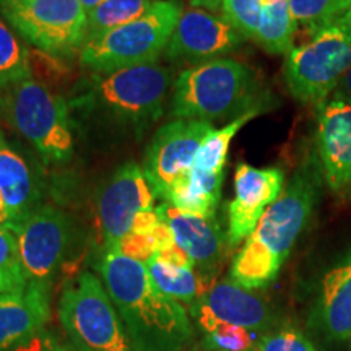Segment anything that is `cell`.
Wrapping results in <instances>:
<instances>
[{
  "mask_svg": "<svg viewBox=\"0 0 351 351\" xmlns=\"http://www.w3.org/2000/svg\"><path fill=\"white\" fill-rule=\"evenodd\" d=\"M99 270L135 351H184L192 335L186 309L153 285L145 262L112 249Z\"/></svg>",
  "mask_w": 351,
  "mask_h": 351,
  "instance_id": "6da1fadb",
  "label": "cell"
},
{
  "mask_svg": "<svg viewBox=\"0 0 351 351\" xmlns=\"http://www.w3.org/2000/svg\"><path fill=\"white\" fill-rule=\"evenodd\" d=\"M317 199V174L304 166L293 176L282 195L271 204L256 230L245 239L231 265V280L245 289L270 285L300 238Z\"/></svg>",
  "mask_w": 351,
  "mask_h": 351,
  "instance_id": "7a4b0ae2",
  "label": "cell"
},
{
  "mask_svg": "<svg viewBox=\"0 0 351 351\" xmlns=\"http://www.w3.org/2000/svg\"><path fill=\"white\" fill-rule=\"evenodd\" d=\"M171 83V70L158 62L93 73L77 103L114 125L142 132L163 116Z\"/></svg>",
  "mask_w": 351,
  "mask_h": 351,
  "instance_id": "3957f363",
  "label": "cell"
},
{
  "mask_svg": "<svg viewBox=\"0 0 351 351\" xmlns=\"http://www.w3.org/2000/svg\"><path fill=\"white\" fill-rule=\"evenodd\" d=\"M258 108L256 77L247 65L232 59L195 64L179 73L171 98L176 119L213 121L243 116Z\"/></svg>",
  "mask_w": 351,
  "mask_h": 351,
  "instance_id": "277c9868",
  "label": "cell"
},
{
  "mask_svg": "<svg viewBox=\"0 0 351 351\" xmlns=\"http://www.w3.org/2000/svg\"><path fill=\"white\" fill-rule=\"evenodd\" d=\"M0 117L33 145L46 165L72 158L75 140L67 101L36 78L0 88Z\"/></svg>",
  "mask_w": 351,
  "mask_h": 351,
  "instance_id": "5b68a950",
  "label": "cell"
},
{
  "mask_svg": "<svg viewBox=\"0 0 351 351\" xmlns=\"http://www.w3.org/2000/svg\"><path fill=\"white\" fill-rule=\"evenodd\" d=\"M182 13L181 0H155L140 19L83 43L82 65L93 73H104L156 62Z\"/></svg>",
  "mask_w": 351,
  "mask_h": 351,
  "instance_id": "8992f818",
  "label": "cell"
},
{
  "mask_svg": "<svg viewBox=\"0 0 351 351\" xmlns=\"http://www.w3.org/2000/svg\"><path fill=\"white\" fill-rule=\"evenodd\" d=\"M307 33L287 54L285 80L298 101L320 106L351 65V26L337 20Z\"/></svg>",
  "mask_w": 351,
  "mask_h": 351,
  "instance_id": "52a82bcc",
  "label": "cell"
},
{
  "mask_svg": "<svg viewBox=\"0 0 351 351\" xmlns=\"http://www.w3.org/2000/svg\"><path fill=\"white\" fill-rule=\"evenodd\" d=\"M59 317L78 350L135 351L104 283L91 271H83L65 287Z\"/></svg>",
  "mask_w": 351,
  "mask_h": 351,
  "instance_id": "ba28073f",
  "label": "cell"
},
{
  "mask_svg": "<svg viewBox=\"0 0 351 351\" xmlns=\"http://www.w3.org/2000/svg\"><path fill=\"white\" fill-rule=\"evenodd\" d=\"M0 12L13 32L49 54L72 52L85 41L80 0H0Z\"/></svg>",
  "mask_w": 351,
  "mask_h": 351,
  "instance_id": "9c48e42d",
  "label": "cell"
},
{
  "mask_svg": "<svg viewBox=\"0 0 351 351\" xmlns=\"http://www.w3.org/2000/svg\"><path fill=\"white\" fill-rule=\"evenodd\" d=\"M156 194L142 166L134 161L121 166L99 191L96 202L104 252L119 249L138 215L155 208Z\"/></svg>",
  "mask_w": 351,
  "mask_h": 351,
  "instance_id": "30bf717a",
  "label": "cell"
},
{
  "mask_svg": "<svg viewBox=\"0 0 351 351\" xmlns=\"http://www.w3.org/2000/svg\"><path fill=\"white\" fill-rule=\"evenodd\" d=\"M26 283L49 287L72 241V225L64 212L43 205L15 232Z\"/></svg>",
  "mask_w": 351,
  "mask_h": 351,
  "instance_id": "8fae6325",
  "label": "cell"
},
{
  "mask_svg": "<svg viewBox=\"0 0 351 351\" xmlns=\"http://www.w3.org/2000/svg\"><path fill=\"white\" fill-rule=\"evenodd\" d=\"M212 130L207 121L174 119L156 132L143 161V173L156 197L165 199L169 189L194 168L200 145Z\"/></svg>",
  "mask_w": 351,
  "mask_h": 351,
  "instance_id": "7c38bea8",
  "label": "cell"
},
{
  "mask_svg": "<svg viewBox=\"0 0 351 351\" xmlns=\"http://www.w3.org/2000/svg\"><path fill=\"white\" fill-rule=\"evenodd\" d=\"M44 184L38 166L0 134V225L15 234L43 207Z\"/></svg>",
  "mask_w": 351,
  "mask_h": 351,
  "instance_id": "4fadbf2b",
  "label": "cell"
},
{
  "mask_svg": "<svg viewBox=\"0 0 351 351\" xmlns=\"http://www.w3.org/2000/svg\"><path fill=\"white\" fill-rule=\"evenodd\" d=\"M244 38L223 16L204 8L184 10L165 56L173 62H208L241 46Z\"/></svg>",
  "mask_w": 351,
  "mask_h": 351,
  "instance_id": "5bb4252c",
  "label": "cell"
},
{
  "mask_svg": "<svg viewBox=\"0 0 351 351\" xmlns=\"http://www.w3.org/2000/svg\"><path fill=\"white\" fill-rule=\"evenodd\" d=\"M283 184L285 174L280 168L236 166L234 199L228 207V244L238 245L252 234L265 210L282 195Z\"/></svg>",
  "mask_w": 351,
  "mask_h": 351,
  "instance_id": "9a60e30c",
  "label": "cell"
},
{
  "mask_svg": "<svg viewBox=\"0 0 351 351\" xmlns=\"http://www.w3.org/2000/svg\"><path fill=\"white\" fill-rule=\"evenodd\" d=\"M317 155L322 178L335 194L351 192V104L332 98L319 106Z\"/></svg>",
  "mask_w": 351,
  "mask_h": 351,
  "instance_id": "2e32d148",
  "label": "cell"
},
{
  "mask_svg": "<svg viewBox=\"0 0 351 351\" xmlns=\"http://www.w3.org/2000/svg\"><path fill=\"white\" fill-rule=\"evenodd\" d=\"M191 313L207 333L219 326L257 330L269 320L265 302L232 280L215 283L191 306Z\"/></svg>",
  "mask_w": 351,
  "mask_h": 351,
  "instance_id": "e0dca14e",
  "label": "cell"
},
{
  "mask_svg": "<svg viewBox=\"0 0 351 351\" xmlns=\"http://www.w3.org/2000/svg\"><path fill=\"white\" fill-rule=\"evenodd\" d=\"M156 208L169 225L174 244L191 258L199 274L213 280L225 249V236L215 217L186 213L168 204Z\"/></svg>",
  "mask_w": 351,
  "mask_h": 351,
  "instance_id": "ac0fdd59",
  "label": "cell"
},
{
  "mask_svg": "<svg viewBox=\"0 0 351 351\" xmlns=\"http://www.w3.org/2000/svg\"><path fill=\"white\" fill-rule=\"evenodd\" d=\"M49 287L28 283L0 293V351L33 343L49 320Z\"/></svg>",
  "mask_w": 351,
  "mask_h": 351,
  "instance_id": "d6986e66",
  "label": "cell"
},
{
  "mask_svg": "<svg viewBox=\"0 0 351 351\" xmlns=\"http://www.w3.org/2000/svg\"><path fill=\"white\" fill-rule=\"evenodd\" d=\"M319 311L328 335L337 340L348 339L351 335V254L324 276Z\"/></svg>",
  "mask_w": 351,
  "mask_h": 351,
  "instance_id": "ffe728a7",
  "label": "cell"
},
{
  "mask_svg": "<svg viewBox=\"0 0 351 351\" xmlns=\"http://www.w3.org/2000/svg\"><path fill=\"white\" fill-rule=\"evenodd\" d=\"M223 178L225 173H208L194 166L186 178L169 189L163 200L181 212L215 217L221 199Z\"/></svg>",
  "mask_w": 351,
  "mask_h": 351,
  "instance_id": "44dd1931",
  "label": "cell"
},
{
  "mask_svg": "<svg viewBox=\"0 0 351 351\" xmlns=\"http://www.w3.org/2000/svg\"><path fill=\"white\" fill-rule=\"evenodd\" d=\"M152 282L166 296L192 306L213 287L212 280L199 274L194 263L171 262L153 256L145 262Z\"/></svg>",
  "mask_w": 351,
  "mask_h": 351,
  "instance_id": "7402d4cb",
  "label": "cell"
},
{
  "mask_svg": "<svg viewBox=\"0 0 351 351\" xmlns=\"http://www.w3.org/2000/svg\"><path fill=\"white\" fill-rule=\"evenodd\" d=\"M298 25L289 0H265L256 39L269 54H288L295 46Z\"/></svg>",
  "mask_w": 351,
  "mask_h": 351,
  "instance_id": "603a6c76",
  "label": "cell"
},
{
  "mask_svg": "<svg viewBox=\"0 0 351 351\" xmlns=\"http://www.w3.org/2000/svg\"><path fill=\"white\" fill-rule=\"evenodd\" d=\"M262 108H254L251 111L244 112L243 116L236 117L231 122H228L221 129L212 130L207 135V138L204 140L199 148L195 158V168L202 171H208V173H225L226 166V158L228 152H230V145L232 138L236 137V134L247 124L249 121H252L257 114H261Z\"/></svg>",
  "mask_w": 351,
  "mask_h": 351,
  "instance_id": "cb8c5ba5",
  "label": "cell"
},
{
  "mask_svg": "<svg viewBox=\"0 0 351 351\" xmlns=\"http://www.w3.org/2000/svg\"><path fill=\"white\" fill-rule=\"evenodd\" d=\"M155 0H106L86 15L85 41L140 19Z\"/></svg>",
  "mask_w": 351,
  "mask_h": 351,
  "instance_id": "d4e9b609",
  "label": "cell"
},
{
  "mask_svg": "<svg viewBox=\"0 0 351 351\" xmlns=\"http://www.w3.org/2000/svg\"><path fill=\"white\" fill-rule=\"evenodd\" d=\"M32 77L29 51L15 32L0 20V88Z\"/></svg>",
  "mask_w": 351,
  "mask_h": 351,
  "instance_id": "484cf974",
  "label": "cell"
},
{
  "mask_svg": "<svg viewBox=\"0 0 351 351\" xmlns=\"http://www.w3.org/2000/svg\"><path fill=\"white\" fill-rule=\"evenodd\" d=\"M348 3L350 0H289L298 28L301 26L306 32H314L340 20Z\"/></svg>",
  "mask_w": 351,
  "mask_h": 351,
  "instance_id": "4316f807",
  "label": "cell"
},
{
  "mask_svg": "<svg viewBox=\"0 0 351 351\" xmlns=\"http://www.w3.org/2000/svg\"><path fill=\"white\" fill-rule=\"evenodd\" d=\"M265 0H223L221 16L244 39H256Z\"/></svg>",
  "mask_w": 351,
  "mask_h": 351,
  "instance_id": "83f0119b",
  "label": "cell"
},
{
  "mask_svg": "<svg viewBox=\"0 0 351 351\" xmlns=\"http://www.w3.org/2000/svg\"><path fill=\"white\" fill-rule=\"evenodd\" d=\"M0 285L3 293L26 287V278L20 265L16 236L0 225Z\"/></svg>",
  "mask_w": 351,
  "mask_h": 351,
  "instance_id": "f1b7e54d",
  "label": "cell"
},
{
  "mask_svg": "<svg viewBox=\"0 0 351 351\" xmlns=\"http://www.w3.org/2000/svg\"><path fill=\"white\" fill-rule=\"evenodd\" d=\"M207 343L217 351H249L256 345V335L244 327L219 326L207 333Z\"/></svg>",
  "mask_w": 351,
  "mask_h": 351,
  "instance_id": "f546056e",
  "label": "cell"
},
{
  "mask_svg": "<svg viewBox=\"0 0 351 351\" xmlns=\"http://www.w3.org/2000/svg\"><path fill=\"white\" fill-rule=\"evenodd\" d=\"M257 351H317L314 345L293 328H283L257 341Z\"/></svg>",
  "mask_w": 351,
  "mask_h": 351,
  "instance_id": "4dcf8cb0",
  "label": "cell"
},
{
  "mask_svg": "<svg viewBox=\"0 0 351 351\" xmlns=\"http://www.w3.org/2000/svg\"><path fill=\"white\" fill-rule=\"evenodd\" d=\"M333 93H335L333 95V98L341 99V101H345V103L351 104V65L345 72V75L341 77V80L339 85H337Z\"/></svg>",
  "mask_w": 351,
  "mask_h": 351,
  "instance_id": "1f68e13d",
  "label": "cell"
},
{
  "mask_svg": "<svg viewBox=\"0 0 351 351\" xmlns=\"http://www.w3.org/2000/svg\"><path fill=\"white\" fill-rule=\"evenodd\" d=\"M34 345H36L38 351H69L65 346H62L57 341L54 337L49 335H43V339L39 340H34Z\"/></svg>",
  "mask_w": 351,
  "mask_h": 351,
  "instance_id": "d6a6232c",
  "label": "cell"
},
{
  "mask_svg": "<svg viewBox=\"0 0 351 351\" xmlns=\"http://www.w3.org/2000/svg\"><path fill=\"white\" fill-rule=\"evenodd\" d=\"M189 3L195 8H204V10L215 12L218 10V8H221L223 0H189Z\"/></svg>",
  "mask_w": 351,
  "mask_h": 351,
  "instance_id": "836d02e7",
  "label": "cell"
},
{
  "mask_svg": "<svg viewBox=\"0 0 351 351\" xmlns=\"http://www.w3.org/2000/svg\"><path fill=\"white\" fill-rule=\"evenodd\" d=\"M104 2H106V0H80L83 10L86 12V15H88V13H90V12H93L96 7H99L101 3H104Z\"/></svg>",
  "mask_w": 351,
  "mask_h": 351,
  "instance_id": "e575fe53",
  "label": "cell"
},
{
  "mask_svg": "<svg viewBox=\"0 0 351 351\" xmlns=\"http://www.w3.org/2000/svg\"><path fill=\"white\" fill-rule=\"evenodd\" d=\"M340 20L343 21V23L351 26V0H350V3H348V8H346V12L343 13V16H341Z\"/></svg>",
  "mask_w": 351,
  "mask_h": 351,
  "instance_id": "d590c367",
  "label": "cell"
},
{
  "mask_svg": "<svg viewBox=\"0 0 351 351\" xmlns=\"http://www.w3.org/2000/svg\"><path fill=\"white\" fill-rule=\"evenodd\" d=\"M0 293H3V289H2V285H0Z\"/></svg>",
  "mask_w": 351,
  "mask_h": 351,
  "instance_id": "8d00e7d4",
  "label": "cell"
},
{
  "mask_svg": "<svg viewBox=\"0 0 351 351\" xmlns=\"http://www.w3.org/2000/svg\"><path fill=\"white\" fill-rule=\"evenodd\" d=\"M213 351H217V350H213Z\"/></svg>",
  "mask_w": 351,
  "mask_h": 351,
  "instance_id": "74e56055",
  "label": "cell"
},
{
  "mask_svg": "<svg viewBox=\"0 0 351 351\" xmlns=\"http://www.w3.org/2000/svg\"><path fill=\"white\" fill-rule=\"evenodd\" d=\"M0 134H2V132H0Z\"/></svg>",
  "mask_w": 351,
  "mask_h": 351,
  "instance_id": "f35d334b",
  "label": "cell"
}]
</instances>
